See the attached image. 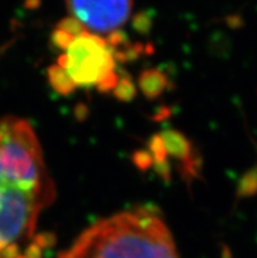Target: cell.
<instances>
[{
    "mask_svg": "<svg viewBox=\"0 0 257 258\" xmlns=\"http://www.w3.org/2000/svg\"><path fill=\"white\" fill-rule=\"evenodd\" d=\"M54 182L37 135L25 119L0 118V254L28 245L54 201Z\"/></svg>",
    "mask_w": 257,
    "mask_h": 258,
    "instance_id": "cell-1",
    "label": "cell"
},
{
    "mask_svg": "<svg viewBox=\"0 0 257 258\" xmlns=\"http://www.w3.org/2000/svg\"><path fill=\"white\" fill-rule=\"evenodd\" d=\"M59 258H179L164 220L147 207L102 219Z\"/></svg>",
    "mask_w": 257,
    "mask_h": 258,
    "instance_id": "cell-2",
    "label": "cell"
},
{
    "mask_svg": "<svg viewBox=\"0 0 257 258\" xmlns=\"http://www.w3.org/2000/svg\"><path fill=\"white\" fill-rule=\"evenodd\" d=\"M53 37L61 50L58 63L50 71L57 91L70 93L78 88H117L116 39L94 34L71 17L57 25Z\"/></svg>",
    "mask_w": 257,
    "mask_h": 258,
    "instance_id": "cell-3",
    "label": "cell"
},
{
    "mask_svg": "<svg viewBox=\"0 0 257 258\" xmlns=\"http://www.w3.org/2000/svg\"><path fill=\"white\" fill-rule=\"evenodd\" d=\"M66 3L70 17L98 36L113 34L124 26L133 10V0H66Z\"/></svg>",
    "mask_w": 257,
    "mask_h": 258,
    "instance_id": "cell-4",
    "label": "cell"
},
{
    "mask_svg": "<svg viewBox=\"0 0 257 258\" xmlns=\"http://www.w3.org/2000/svg\"><path fill=\"white\" fill-rule=\"evenodd\" d=\"M45 246V240L42 237H36L23 248L0 254V258H42Z\"/></svg>",
    "mask_w": 257,
    "mask_h": 258,
    "instance_id": "cell-5",
    "label": "cell"
}]
</instances>
